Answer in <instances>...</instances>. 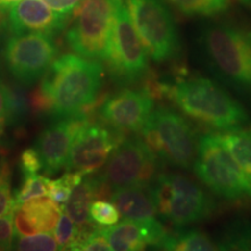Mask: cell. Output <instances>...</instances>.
Wrapping results in <instances>:
<instances>
[{"label": "cell", "mask_w": 251, "mask_h": 251, "mask_svg": "<svg viewBox=\"0 0 251 251\" xmlns=\"http://www.w3.org/2000/svg\"><path fill=\"white\" fill-rule=\"evenodd\" d=\"M29 99L19 87H9V106L7 118L11 124H18L29 112Z\"/></svg>", "instance_id": "obj_29"}, {"label": "cell", "mask_w": 251, "mask_h": 251, "mask_svg": "<svg viewBox=\"0 0 251 251\" xmlns=\"http://www.w3.org/2000/svg\"><path fill=\"white\" fill-rule=\"evenodd\" d=\"M14 240L13 213L0 218V250H11Z\"/></svg>", "instance_id": "obj_33"}, {"label": "cell", "mask_w": 251, "mask_h": 251, "mask_svg": "<svg viewBox=\"0 0 251 251\" xmlns=\"http://www.w3.org/2000/svg\"><path fill=\"white\" fill-rule=\"evenodd\" d=\"M202 43L215 70L234 86L251 92V31L214 25L205 30Z\"/></svg>", "instance_id": "obj_6"}, {"label": "cell", "mask_w": 251, "mask_h": 251, "mask_svg": "<svg viewBox=\"0 0 251 251\" xmlns=\"http://www.w3.org/2000/svg\"><path fill=\"white\" fill-rule=\"evenodd\" d=\"M49 7L61 14H70L83 0H43Z\"/></svg>", "instance_id": "obj_34"}, {"label": "cell", "mask_w": 251, "mask_h": 251, "mask_svg": "<svg viewBox=\"0 0 251 251\" xmlns=\"http://www.w3.org/2000/svg\"><path fill=\"white\" fill-rule=\"evenodd\" d=\"M87 121L83 117L61 119V121L50 125L41 133L35 149L46 174L55 175L68 165L75 135Z\"/></svg>", "instance_id": "obj_14"}, {"label": "cell", "mask_w": 251, "mask_h": 251, "mask_svg": "<svg viewBox=\"0 0 251 251\" xmlns=\"http://www.w3.org/2000/svg\"><path fill=\"white\" fill-rule=\"evenodd\" d=\"M161 248L168 251H220L208 235L196 228H177L168 233Z\"/></svg>", "instance_id": "obj_20"}, {"label": "cell", "mask_w": 251, "mask_h": 251, "mask_svg": "<svg viewBox=\"0 0 251 251\" xmlns=\"http://www.w3.org/2000/svg\"><path fill=\"white\" fill-rule=\"evenodd\" d=\"M0 7H4V8H8V4H7V0H0Z\"/></svg>", "instance_id": "obj_38"}, {"label": "cell", "mask_w": 251, "mask_h": 251, "mask_svg": "<svg viewBox=\"0 0 251 251\" xmlns=\"http://www.w3.org/2000/svg\"><path fill=\"white\" fill-rule=\"evenodd\" d=\"M220 251H251V224L236 219L227 225L218 244Z\"/></svg>", "instance_id": "obj_22"}, {"label": "cell", "mask_w": 251, "mask_h": 251, "mask_svg": "<svg viewBox=\"0 0 251 251\" xmlns=\"http://www.w3.org/2000/svg\"><path fill=\"white\" fill-rule=\"evenodd\" d=\"M109 199L126 220L147 224L159 221L157 219L158 213L149 187L128 186L117 188L112 191Z\"/></svg>", "instance_id": "obj_18"}, {"label": "cell", "mask_w": 251, "mask_h": 251, "mask_svg": "<svg viewBox=\"0 0 251 251\" xmlns=\"http://www.w3.org/2000/svg\"><path fill=\"white\" fill-rule=\"evenodd\" d=\"M144 89L153 98L158 93L165 94L185 115L211 129L226 131L249 122L243 106L208 78L191 77L176 81L174 85L149 84Z\"/></svg>", "instance_id": "obj_1"}, {"label": "cell", "mask_w": 251, "mask_h": 251, "mask_svg": "<svg viewBox=\"0 0 251 251\" xmlns=\"http://www.w3.org/2000/svg\"><path fill=\"white\" fill-rule=\"evenodd\" d=\"M68 14H61L43 0H21L9 7L8 25L13 34L43 33L54 35L67 25Z\"/></svg>", "instance_id": "obj_15"}, {"label": "cell", "mask_w": 251, "mask_h": 251, "mask_svg": "<svg viewBox=\"0 0 251 251\" xmlns=\"http://www.w3.org/2000/svg\"><path fill=\"white\" fill-rule=\"evenodd\" d=\"M122 0H83L74 9V21L67 31L70 48L89 59L106 61L113 23Z\"/></svg>", "instance_id": "obj_7"}, {"label": "cell", "mask_w": 251, "mask_h": 251, "mask_svg": "<svg viewBox=\"0 0 251 251\" xmlns=\"http://www.w3.org/2000/svg\"><path fill=\"white\" fill-rule=\"evenodd\" d=\"M101 230L112 251H146L149 246L161 248L168 235L161 221L147 224L126 219Z\"/></svg>", "instance_id": "obj_16"}, {"label": "cell", "mask_w": 251, "mask_h": 251, "mask_svg": "<svg viewBox=\"0 0 251 251\" xmlns=\"http://www.w3.org/2000/svg\"><path fill=\"white\" fill-rule=\"evenodd\" d=\"M149 190L159 218L177 228L198 224L213 211V201L205 191L178 172H161Z\"/></svg>", "instance_id": "obj_3"}, {"label": "cell", "mask_w": 251, "mask_h": 251, "mask_svg": "<svg viewBox=\"0 0 251 251\" xmlns=\"http://www.w3.org/2000/svg\"><path fill=\"white\" fill-rule=\"evenodd\" d=\"M19 1H21V0H7V4H8V7H11V6H12V5L17 4V2H19Z\"/></svg>", "instance_id": "obj_39"}, {"label": "cell", "mask_w": 251, "mask_h": 251, "mask_svg": "<svg viewBox=\"0 0 251 251\" xmlns=\"http://www.w3.org/2000/svg\"><path fill=\"white\" fill-rule=\"evenodd\" d=\"M108 188L102 184L99 177H84L72 190L71 196L64 203V211L77 227H91L90 207L93 200L103 196Z\"/></svg>", "instance_id": "obj_19"}, {"label": "cell", "mask_w": 251, "mask_h": 251, "mask_svg": "<svg viewBox=\"0 0 251 251\" xmlns=\"http://www.w3.org/2000/svg\"><path fill=\"white\" fill-rule=\"evenodd\" d=\"M220 140L251 181V130L243 127L221 131Z\"/></svg>", "instance_id": "obj_21"}, {"label": "cell", "mask_w": 251, "mask_h": 251, "mask_svg": "<svg viewBox=\"0 0 251 251\" xmlns=\"http://www.w3.org/2000/svg\"><path fill=\"white\" fill-rule=\"evenodd\" d=\"M165 251H168V250H165Z\"/></svg>", "instance_id": "obj_40"}, {"label": "cell", "mask_w": 251, "mask_h": 251, "mask_svg": "<svg viewBox=\"0 0 251 251\" xmlns=\"http://www.w3.org/2000/svg\"><path fill=\"white\" fill-rule=\"evenodd\" d=\"M84 177L85 176L78 174V172L68 171L67 174L62 176L58 179H48V183H47V196L51 198L58 205H64L68 201L69 198H70L72 190H74L76 185L80 183Z\"/></svg>", "instance_id": "obj_24"}, {"label": "cell", "mask_w": 251, "mask_h": 251, "mask_svg": "<svg viewBox=\"0 0 251 251\" xmlns=\"http://www.w3.org/2000/svg\"><path fill=\"white\" fill-rule=\"evenodd\" d=\"M5 124H6V120H5V117H1L0 118V137L4 135V129H5Z\"/></svg>", "instance_id": "obj_37"}, {"label": "cell", "mask_w": 251, "mask_h": 251, "mask_svg": "<svg viewBox=\"0 0 251 251\" xmlns=\"http://www.w3.org/2000/svg\"><path fill=\"white\" fill-rule=\"evenodd\" d=\"M161 163L141 137H130L118 144L99 179L108 190L128 186L149 187L161 174Z\"/></svg>", "instance_id": "obj_9"}, {"label": "cell", "mask_w": 251, "mask_h": 251, "mask_svg": "<svg viewBox=\"0 0 251 251\" xmlns=\"http://www.w3.org/2000/svg\"><path fill=\"white\" fill-rule=\"evenodd\" d=\"M141 135L161 162L179 169L192 168L199 137L179 113L168 107L153 109Z\"/></svg>", "instance_id": "obj_4"}, {"label": "cell", "mask_w": 251, "mask_h": 251, "mask_svg": "<svg viewBox=\"0 0 251 251\" xmlns=\"http://www.w3.org/2000/svg\"><path fill=\"white\" fill-rule=\"evenodd\" d=\"M62 251H112L101 229H94L85 237H79Z\"/></svg>", "instance_id": "obj_28"}, {"label": "cell", "mask_w": 251, "mask_h": 251, "mask_svg": "<svg viewBox=\"0 0 251 251\" xmlns=\"http://www.w3.org/2000/svg\"><path fill=\"white\" fill-rule=\"evenodd\" d=\"M119 144L118 139L106 127L87 121L72 142L68 171L89 176L105 166Z\"/></svg>", "instance_id": "obj_12"}, {"label": "cell", "mask_w": 251, "mask_h": 251, "mask_svg": "<svg viewBox=\"0 0 251 251\" xmlns=\"http://www.w3.org/2000/svg\"><path fill=\"white\" fill-rule=\"evenodd\" d=\"M9 106V87L0 78V118L7 117Z\"/></svg>", "instance_id": "obj_35"}, {"label": "cell", "mask_w": 251, "mask_h": 251, "mask_svg": "<svg viewBox=\"0 0 251 251\" xmlns=\"http://www.w3.org/2000/svg\"><path fill=\"white\" fill-rule=\"evenodd\" d=\"M54 231L55 238L59 246V251L70 247L79 235V229H78L77 226H75V222L72 221L67 213L61 215V219H59Z\"/></svg>", "instance_id": "obj_30"}, {"label": "cell", "mask_w": 251, "mask_h": 251, "mask_svg": "<svg viewBox=\"0 0 251 251\" xmlns=\"http://www.w3.org/2000/svg\"><path fill=\"white\" fill-rule=\"evenodd\" d=\"M20 169L24 176L36 175L39 171L43 170L42 161L35 148H27L21 152Z\"/></svg>", "instance_id": "obj_32"}, {"label": "cell", "mask_w": 251, "mask_h": 251, "mask_svg": "<svg viewBox=\"0 0 251 251\" xmlns=\"http://www.w3.org/2000/svg\"><path fill=\"white\" fill-rule=\"evenodd\" d=\"M174 7L187 17H212L227 11L230 0H168Z\"/></svg>", "instance_id": "obj_23"}, {"label": "cell", "mask_w": 251, "mask_h": 251, "mask_svg": "<svg viewBox=\"0 0 251 251\" xmlns=\"http://www.w3.org/2000/svg\"><path fill=\"white\" fill-rule=\"evenodd\" d=\"M106 62L114 77L125 83L140 80L148 71V52L135 30L124 0L115 11Z\"/></svg>", "instance_id": "obj_10"}, {"label": "cell", "mask_w": 251, "mask_h": 251, "mask_svg": "<svg viewBox=\"0 0 251 251\" xmlns=\"http://www.w3.org/2000/svg\"><path fill=\"white\" fill-rule=\"evenodd\" d=\"M102 74V65L94 59L71 54L55 59L41 81L54 101L52 115L86 118L97 101Z\"/></svg>", "instance_id": "obj_2"}, {"label": "cell", "mask_w": 251, "mask_h": 251, "mask_svg": "<svg viewBox=\"0 0 251 251\" xmlns=\"http://www.w3.org/2000/svg\"><path fill=\"white\" fill-rule=\"evenodd\" d=\"M29 107L31 112L36 115L52 114L54 101H52V98L42 84H40L39 87L30 94Z\"/></svg>", "instance_id": "obj_31"}, {"label": "cell", "mask_w": 251, "mask_h": 251, "mask_svg": "<svg viewBox=\"0 0 251 251\" xmlns=\"http://www.w3.org/2000/svg\"><path fill=\"white\" fill-rule=\"evenodd\" d=\"M155 98L146 89H126L102 102L100 115L106 122L122 131H141L149 120Z\"/></svg>", "instance_id": "obj_13"}, {"label": "cell", "mask_w": 251, "mask_h": 251, "mask_svg": "<svg viewBox=\"0 0 251 251\" xmlns=\"http://www.w3.org/2000/svg\"><path fill=\"white\" fill-rule=\"evenodd\" d=\"M57 47L52 35L43 33L13 34L6 42L4 57L9 72L24 84H33L55 62Z\"/></svg>", "instance_id": "obj_11"}, {"label": "cell", "mask_w": 251, "mask_h": 251, "mask_svg": "<svg viewBox=\"0 0 251 251\" xmlns=\"http://www.w3.org/2000/svg\"><path fill=\"white\" fill-rule=\"evenodd\" d=\"M15 208L14 197H12L11 168L7 161L0 162V218L13 213Z\"/></svg>", "instance_id": "obj_26"}, {"label": "cell", "mask_w": 251, "mask_h": 251, "mask_svg": "<svg viewBox=\"0 0 251 251\" xmlns=\"http://www.w3.org/2000/svg\"><path fill=\"white\" fill-rule=\"evenodd\" d=\"M62 215L59 205L51 198L37 197L18 205L13 211L15 236H30L55 230Z\"/></svg>", "instance_id": "obj_17"}, {"label": "cell", "mask_w": 251, "mask_h": 251, "mask_svg": "<svg viewBox=\"0 0 251 251\" xmlns=\"http://www.w3.org/2000/svg\"><path fill=\"white\" fill-rule=\"evenodd\" d=\"M120 212L113 202L98 200L93 201L90 207V218L97 225L103 227H111L117 225L120 220Z\"/></svg>", "instance_id": "obj_27"}, {"label": "cell", "mask_w": 251, "mask_h": 251, "mask_svg": "<svg viewBox=\"0 0 251 251\" xmlns=\"http://www.w3.org/2000/svg\"><path fill=\"white\" fill-rule=\"evenodd\" d=\"M47 183H48V178L43 177V176H24L21 186L14 197L15 207L33 199V198L42 197L47 194Z\"/></svg>", "instance_id": "obj_25"}, {"label": "cell", "mask_w": 251, "mask_h": 251, "mask_svg": "<svg viewBox=\"0 0 251 251\" xmlns=\"http://www.w3.org/2000/svg\"><path fill=\"white\" fill-rule=\"evenodd\" d=\"M192 169L200 181L216 196L231 201L251 199V181L221 142L219 134L199 136Z\"/></svg>", "instance_id": "obj_5"}, {"label": "cell", "mask_w": 251, "mask_h": 251, "mask_svg": "<svg viewBox=\"0 0 251 251\" xmlns=\"http://www.w3.org/2000/svg\"><path fill=\"white\" fill-rule=\"evenodd\" d=\"M6 9L7 8L0 7V34L2 33V30L5 29L8 24V18L7 14H6Z\"/></svg>", "instance_id": "obj_36"}, {"label": "cell", "mask_w": 251, "mask_h": 251, "mask_svg": "<svg viewBox=\"0 0 251 251\" xmlns=\"http://www.w3.org/2000/svg\"><path fill=\"white\" fill-rule=\"evenodd\" d=\"M127 9L151 59L161 63L177 55V26L163 0H127Z\"/></svg>", "instance_id": "obj_8"}]
</instances>
